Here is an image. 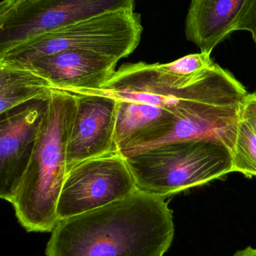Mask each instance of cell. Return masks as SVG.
<instances>
[{
	"label": "cell",
	"mask_w": 256,
	"mask_h": 256,
	"mask_svg": "<svg viewBox=\"0 0 256 256\" xmlns=\"http://www.w3.org/2000/svg\"><path fill=\"white\" fill-rule=\"evenodd\" d=\"M137 189L166 198L232 172V152L220 140L192 138L126 158Z\"/></svg>",
	"instance_id": "3"
},
{
	"label": "cell",
	"mask_w": 256,
	"mask_h": 256,
	"mask_svg": "<svg viewBox=\"0 0 256 256\" xmlns=\"http://www.w3.org/2000/svg\"><path fill=\"white\" fill-rule=\"evenodd\" d=\"M54 90L49 81L30 69L0 64V115L35 100H47Z\"/></svg>",
	"instance_id": "11"
},
{
	"label": "cell",
	"mask_w": 256,
	"mask_h": 256,
	"mask_svg": "<svg viewBox=\"0 0 256 256\" xmlns=\"http://www.w3.org/2000/svg\"><path fill=\"white\" fill-rule=\"evenodd\" d=\"M174 234L165 198L137 189L128 196L61 220L47 256H163Z\"/></svg>",
	"instance_id": "1"
},
{
	"label": "cell",
	"mask_w": 256,
	"mask_h": 256,
	"mask_svg": "<svg viewBox=\"0 0 256 256\" xmlns=\"http://www.w3.org/2000/svg\"><path fill=\"white\" fill-rule=\"evenodd\" d=\"M136 190L127 161L119 152L83 161L66 174L57 204L59 220L103 207Z\"/></svg>",
	"instance_id": "6"
},
{
	"label": "cell",
	"mask_w": 256,
	"mask_h": 256,
	"mask_svg": "<svg viewBox=\"0 0 256 256\" xmlns=\"http://www.w3.org/2000/svg\"><path fill=\"white\" fill-rule=\"evenodd\" d=\"M135 0H3L0 52L46 32L107 12L135 10Z\"/></svg>",
	"instance_id": "5"
},
{
	"label": "cell",
	"mask_w": 256,
	"mask_h": 256,
	"mask_svg": "<svg viewBox=\"0 0 256 256\" xmlns=\"http://www.w3.org/2000/svg\"><path fill=\"white\" fill-rule=\"evenodd\" d=\"M255 92L256 93V91Z\"/></svg>",
	"instance_id": "17"
},
{
	"label": "cell",
	"mask_w": 256,
	"mask_h": 256,
	"mask_svg": "<svg viewBox=\"0 0 256 256\" xmlns=\"http://www.w3.org/2000/svg\"><path fill=\"white\" fill-rule=\"evenodd\" d=\"M75 96L76 110L68 138V171L87 160L119 152L117 100L99 94Z\"/></svg>",
	"instance_id": "7"
},
{
	"label": "cell",
	"mask_w": 256,
	"mask_h": 256,
	"mask_svg": "<svg viewBox=\"0 0 256 256\" xmlns=\"http://www.w3.org/2000/svg\"><path fill=\"white\" fill-rule=\"evenodd\" d=\"M233 256H256V249L247 248L243 250L238 251Z\"/></svg>",
	"instance_id": "16"
},
{
	"label": "cell",
	"mask_w": 256,
	"mask_h": 256,
	"mask_svg": "<svg viewBox=\"0 0 256 256\" xmlns=\"http://www.w3.org/2000/svg\"><path fill=\"white\" fill-rule=\"evenodd\" d=\"M210 52L189 54L166 64H159L168 73L179 76H191L211 68L216 63L210 58Z\"/></svg>",
	"instance_id": "13"
},
{
	"label": "cell",
	"mask_w": 256,
	"mask_h": 256,
	"mask_svg": "<svg viewBox=\"0 0 256 256\" xmlns=\"http://www.w3.org/2000/svg\"><path fill=\"white\" fill-rule=\"evenodd\" d=\"M242 117L251 124L256 132V93L248 94L242 110Z\"/></svg>",
	"instance_id": "15"
},
{
	"label": "cell",
	"mask_w": 256,
	"mask_h": 256,
	"mask_svg": "<svg viewBox=\"0 0 256 256\" xmlns=\"http://www.w3.org/2000/svg\"><path fill=\"white\" fill-rule=\"evenodd\" d=\"M48 100L27 104L1 116L0 197L12 203L30 162Z\"/></svg>",
	"instance_id": "9"
},
{
	"label": "cell",
	"mask_w": 256,
	"mask_h": 256,
	"mask_svg": "<svg viewBox=\"0 0 256 256\" xmlns=\"http://www.w3.org/2000/svg\"><path fill=\"white\" fill-rule=\"evenodd\" d=\"M236 31L250 33L256 46V0H246L237 18Z\"/></svg>",
	"instance_id": "14"
},
{
	"label": "cell",
	"mask_w": 256,
	"mask_h": 256,
	"mask_svg": "<svg viewBox=\"0 0 256 256\" xmlns=\"http://www.w3.org/2000/svg\"><path fill=\"white\" fill-rule=\"evenodd\" d=\"M231 152L232 172L242 173L246 177L256 178V132L242 116Z\"/></svg>",
	"instance_id": "12"
},
{
	"label": "cell",
	"mask_w": 256,
	"mask_h": 256,
	"mask_svg": "<svg viewBox=\"0 0 256 256\" xmlns=\"http://www.w3.org/2000/svg\"><path fill=\"white\" fill-rule=\"evenodd\" d=\"M119 58L89 50H71L33 58L19 66L49 81L54 90L68 92L101 90L115 73Z\"/></svg>",
	"instance_id": "8"
},
{
	"label": "cell",
	"mask_w": 256,
	"mask_h": 256,
	"mask_svg": "<svg viewBox=\"0 0 256 256\" xmlns=\"http://www.w3.org/2000/svg\"><path fill=\"white\" fill-rule=\"evenodd\" d=\"M141 15L123 9L46 32L0 52V64H18L71 50H89L126 58L141 40Z\"/></svg>",
	"instance_id": "4"
},
{
	"label": "cell",
	"mask_w": 256,
	"mask_h": 256,
	"mask_svg": "<svg viewBox=\"0 0 256 256\" xmlns=\"http://www.w3.org/2000/svg\"><path fill=\"white\" fill-rule=\"evenodd\" d=\"M75 110L74 93L51 92L30 162L11 203L28 232L51 233L59 222L57 204L68 173V138Z\"/></svg>",
	"instance_id": "2"
},
{
	"label": "cell",
	"mask_w": 256,
	"mask_h": 256,
	"mask_svg": "<svg viewBox=\"0 0 256 256\" xmlns=\"http://www.w3.org/2000/svg\"><path fill=\"white\" fill-rule=\"evenodd\" d=\"M246 0H190L186 22V39L201 52L215 48L236 32L237 18Z\"/></svg>",
	"instance_id": "10"
}]
</instances>
